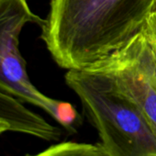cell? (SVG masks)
<instances>
[{
    "label": "cell",
    "instance_id": "obj_1",
    "mask_svg": "<svg viewBox=\"0 0 156 156\" xmlns=\"http://www.w3.org/2000/svg\"><path fill=\"white\" fill-rule=\"evenodd\" d=\"M155 0H51L41 39L63 69H85L141 32Z\"/></svg>",
    "mask_w": 156,
    "mask_h": 156
},
{
    "label": "cell",
    "instance_id": "obj_2",
    "mask_svg": "<svg viewBox=\"0 0 156 156\" xmlns=\"http://www.w3.org/2000/svg\"><path fill=\"white\" fill-rule=\"evenodd\" d=\"M67 86L79 98L108 156H156V132L139 107L108 75L70 69Z\"/></svg>",
    "mask_w": 156,
    "mask_h": 156
},
{
    "label": "cell",
    "instance_id": "obj_3",
    "mask_svg": "<svg viewBox=\"0 0 156 156\" xmlns=\"http://www.w3.org/2000/svg\"><path fill=\"white\" fill-rule=\"evenodd\" d=\"M44 20L34 14L28 0H0V87L22 102L42 108L51 118L58 104L40 92L30 82L26 62L20 51V35L25 25Z\"/></svg>",
    "mask_w": 156,
    "mask_h": 156
},
{
    "label": "cell",
    "instance_id": "obj_4",
    "mask_svg": "<svg viewBox=\"0 0 156 156\" xmlns=\"http://www.w3.org/2000/svg\"><path fill=\"white\" fill-rule=\"evenodd\" d=\"M87 69L110 77L139 107L156 132V62L142 31Z\"/></svg>",
    "mask_w": 156,
    "mask_h": 156
},
{
    "label": "cell",
    "instance_id": "obj_5",
    "mask_svg": "<svg viewBox=\"0 0 156 156\" xmlns=\"http://www.w3.org/2000/svg\"><path fill=\"white\" fill-rule=\"evenodd\" d=\"M0 122L7 124L9 131L30 135L47 141H57L62 136L59 127L29 109L20 99L2 87H0Z\"/></svg>",
    "mask_w": 156,
    "mask_h": 156
},
{
    "label": "cell",
    "instance_id": "obj_6",
    "mask_svg": "<svg viewBox=\"0 0 156 156\" xmlns=\"http://www.w3.org/2000/svg\"><path fill=\"white\" fill-rule=\"evenodd\" d=\"M27 156H108L100 143L62 141L42 151Z\"/></svg>",
    "mask_w": 156,
    "mask_h": 156
},
{
    "label": "cell",
    "instance_id": "obj_7",
    "mask_svg": "<svg viewBox=\"0 0 156 156\" xmlns=\"http://www.w3.org/2000/svg\"><path fill=\"white\" fill-rule=\"evenodd\" d=\"M141 31L147 39L156 62V9L148 17Z\"/></svg>",
    "mask_w": 156,
    "mask_h": 156
},
{
    "label": "cell",
    "instance_id": "obj_8",
    "mask_svg": "<svg viewBox=\"0 0 156 156\" xmlns=\"http://www.w3.org/2000/svg\"><path fill=\"white\" fill-rule=\"evenodd\" d=\"M6 131H9V127L3 122H0V134Z\"/></svg>",
    "mask_w": 156,
    "mask_h": 156
},
{
    "label": "cell",
    "instance_id": "obj_9",
    "mask_svg": "<svg viewBox=\"0 0 156 156\" xmlns=\"http://www.w3.org/2000/svg\"><path fill=\"white\" fill-rule=\"evenodd\" d=\"M155 9H156V0H155Z\"/></svg>",
    "mask_w": 156,
    "mask_h": 156
}]
</instances>
